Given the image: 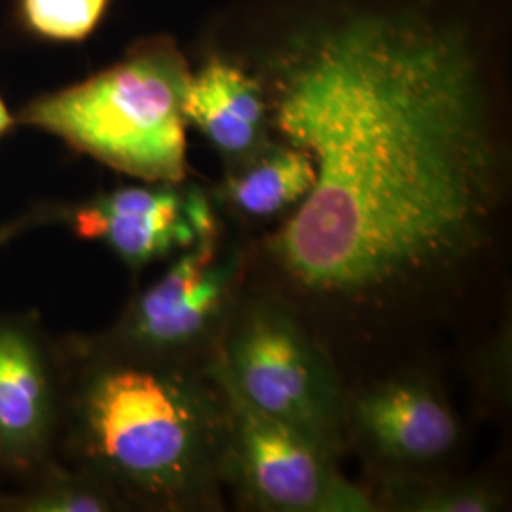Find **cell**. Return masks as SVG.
<instances>
[{
	"label": "cell",
	"instance_id": "cell-5",
	"mask_svg": "<svg viewBox=\"0 0 512 512\" xmlns=\"http://www.w3.org/2000/svg\"><path fill=\"white\" fill-rule=\"evenodd\" d=\"M245 266L243 251L224 249L219 234L198 241L129 304L109 338V353L207 361L238 304Z\"/></svg>",
	"mask_w": 512,
	"mask_h": 512
},
{
	"label": "cell",
	"instance_id": "cell-10",
	"mask_svg": "<svg viewBox=\"0 0 512 512\" xmlns=\"http://www.w3.org/2000/svg\"><path fill=\"white\" fill-rule=\"evenodd\" d=\"M54 420V385L37 338L23 325L0 323V463L33 469Z\"/></svg>",
	"mask_w": 512,
	"mask_h": 512
},
{
	"label": "cell",
	"instance_id": "cell-15",
	"mask_svg": "<svg viewBox=\"0 0 512 512\" xmlns=\"http://www.w3.org/2000/svg\"><path fill=\"white\" fill-rule=\"evenodd\" d=\"M509 344H511V336H509V332H507V336H505V332L497 338V342H495L494 346L490 348V357L486 359V372H488V376H486V382H490V387L497 391L499 395H505V384H509V378H505V368H509V365L505 366V361H509L511 359V349H509Z\"/></svg>",
	"mask_w": 512,
	"mask_h": 512
},
{
	"label": "cell",
	"instance_id": "cell-7",
	"mask_svg": "<svg viewBox=\"0 0 512 512\" xmlns=\"http://www.w3.org/2000/svg\"><path fill=\"white\" fill-rule=\"evenodd\" d=\"M73 224L80 238L103 241L133 270L219 234V219L207 194L184 183L112 190L78 207Z\"/></svg>",
	"mask_w": 512,
	"mask_h": 512
},
{
	"label": "cell",
	"instance_id": "cell-14",
	"mask_svg": "<svg viewBox=\"0 0 512 512\" xmlns=\"http://www.w3.org/2000/svg\"><path fill=\"white\" fill-rule=\"evenodd\" d=\"M124 499L105 482L90 475L57 476L37 494L21 501L23 511L105 512L116 511Z\"/></svg>",
	"mask_w": 512,
	"mask_h": 512
},
{
	"label": "cell",
	"instance_id": "cell-9",
	"mask_svg": "<svg viewBox=\"0 0 512 512\" xmlns=\"http://www.w3.org/2000/svg\"><path fill=\"white\" fill-rule=\"evenodd\" d=\"M184 118L234 165L272 141L268 95L255 71L222 55H211L190 74Z\"/></svg>",
	"mask_w": 512,
	"mask_h": 512
},
{
	"label": "cell",
	"instance_id": "cell-16",
	"mask_svg": "<svg viewBox=\"0 0 512 512\" xmlns=\"http://www.w3.org/2000/svg\"><path fill=\"white\" fill-rule=\"evenodd\" d=\"M14 126V118L10 116V112L6 109V105H4V101L0 99V137L8 131V129Z\"/></svg>",
	"mask_w": 512,
	"mask_h": 512
},
{
	"label": "cell",
	"instance_id": "cell-1",
	"mask_svg": "<svg viewBox=\"0 0 512 512\" xmlns=\"http://www.w3.org/2000/svg\"><path fill=\"white\" fill-rule=\"evenodd\" d=\"M255 73L272 129L317 175L264 241L294 293L384 306L486 249L505 137L473 16L437 0L348 2L294 23Z\"/></svg>",
	"mask_w": 512,
	"mask_h": 512
},
{
	"label": "cell",
	"instance_id": "cell-13",
	"mask_svg": "<svg viewBox=\"0 0 512 512\" xmlns=\"http://www.w3.org/2000/svg\"><path fill=\"white\" fill-rule=\"evenodd\" d=\"M110 0H19L25 27L54 42H80L90 37L109 8Z\"/></svg>",
	"mask_w": 512,
	"mask_h": 512
},
{
	"label": "cell",
	"instance_id": "cell-2",
	"mask_svg": "<svg viewBox=\"0 0 512 512\" xmlns=\"http://www.w3.org/2000/svg\"><path fill=\"white\" fill-rule=\"evenodd\" d=\"M226 431V395L207 361L103 353L74 403L88 473L160 511L220 509Z\"/></svg>",
	"mask_w": 512,
	"mask_h": 512
},
{
	"label": "cell",
	"instance_id": "cell-12",
	"mask_svg": "<svg viewBox=\"0 0 512 512\" xmlns=\"http://www.w3.org/2000/svg\"><path fill=\"white\" fill-rule=\"evenodd\" d=\"M374 486L366 490L376 511L497 512L507 499L488 480L429 475L427 469H374Z\"/></svg>",
	"mask_w": 512,
	"mask_h": 512
},
{
	"label": "cell",
	"instance_id": "cell-8",
	"mask_svg": "<svg viewBox=\"0 0 512 512\" xmlns=\"http://www.w3.org/2000/svg\"><path fill=\"white\" fill-rule=\"evenodd\" d=\"M346 437L374 469L418 471L448 458L461 425L452 406L425 378L406 374L380 380L346 397Z\"/></svg>",
	"mask_w": 512,
	"mask_h": 512
},
{
	"label": "cell",
	"instance_id": "cell-4",
	"mask_svg": "<svg viewBox=\"0 0 512 512\" xmlns=\"http://www.w3.org/2000/svg\"><path fill=\"white\" fill-rule=\"evenodd\" d=\"M243 403L338 458L346 446V395L334 366L294 311L277 298L236 304L207 359Z\"/></svg>",
	"mask_w": 512,
	"mask_h": 512
},
{
	"label": "cell",
	"instance_id": "cell-11",
	"mask_svg": "<svg viewBox=\"0 0 512 512\" xmlns=\"http://www.w3.org/2000/svg\"><path fill=\"white\" fill-rule=\"evenodd\" d=\"M315 179L308 152L270 141L249 158L228 165L217 196L236 217L266 222L291 215L306 200Z\"/></svg>",
	"mask_w": 512,
	"mask_h": 512
},
{
	"label": "cell",
	"instance_id": "cell-3",
	"mask_svg": "<svg viewBox=\"0 0 512 512\" xmlns=\"http://www.w3.org/2000/svg\"><path fill=\"white\" fill-rule=\"evenodd\" d=\"M190 74L173 38H147L109 69L38 97L19 122L145 183H184Z\"/></svg>",
	"mask_w": 512,
	"mask_h": 512
},
{
	"label": "cell",
	"instance_id": "cell-17",
	"mask_svg": "<svg viewBox=\"0 0 512 512\" xmlns=\"http://www.w3.org/2000/svg\"><path fill=\"white\" fill-rule=\"evenodd\" d=\"M8 234H10V230H4V232H2V234H0V241H2V239L6 238V236H8Z\"/></svg>",
	"mask_w": 512,
	"mask_h": 512
},
{
	"label": "cell",
	"instance_id": "cell-6",
	"mask_svg": "<svg viewBox=\"0 0 512 512\" xmlns=\"http://www.w3.org/2000/svg\"><path fill=\"white\" fill-rule=\"evenodd\" d=\"M220 385L228 403L222 484L234 492L243 509L376 511L365 488L340 473L338 458L293 429L256 412L230 387L222 382Z\"/></svg>",
	"mask_w": 512,
	"mask_h": 512
}]
</instances>
